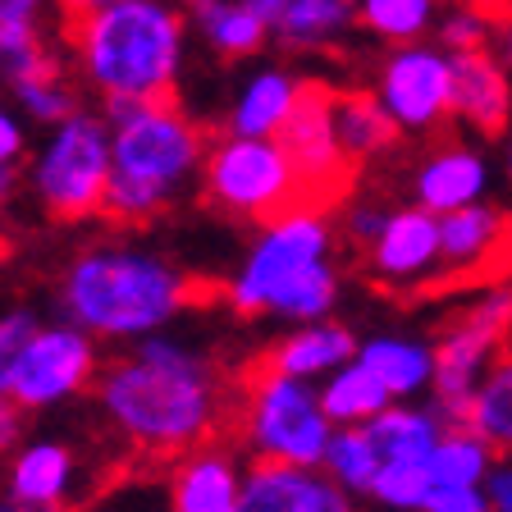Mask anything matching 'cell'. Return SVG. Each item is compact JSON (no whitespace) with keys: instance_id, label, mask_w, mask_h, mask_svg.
I'll use <instances>...</instances> for the list:
<instances>
[{"instance_id":"11","label":"cell","mask_w":512,"mask_h":512,"mask_svg":"<svg viewBox=\"0 0 512 512\" xmlns=\"http://www.w3.org/2000/svg\"><path fill=\"white\" fill-rule=\"evenodd\" d=\"M96 375H101L96 334H87L74 320H60V325H42L28 339L10 384V398L23 412H46L55 403L78 398L87 384H96Z\"/></svg>"},{"instance_id":"21","label":"cell","mask_w":512,"mask_h":512,"mask_svg":"<svg viewBox=\"0 0 512 512\" xmlns=\"http://www.w3.org/2000/svg\"><path fill=\"white\" fill-rule=\"evenodd\" d=\"M302 83L293 69H279V64H266L256 69L252 78H243L234 106H229V133H243V138H279V128L288 124L293 106L302 96Z\"/></svg>"},{"instance_id":"45","label":"cell","mask_w":512,"mask_h":512,"mask_svg":"<svg viewBox=\"0 0 512 512\" xmlns=\"http://www.w3.org/2000/svg\"><path fill=\"white\" fill-rule=\"evenodd\" d=\"M101 5H119V0H60L64 19H74V14H87V10H101Z\"/></svg>"},{"instance_id":"43","label":"cell","mask_w":512,"mask_h":512,"mask_svg":"<svg viewBox=\"0 0 512 512\" xmlns=\"http://www.w3.org/2000/svg\"><path fill=\"white\" fill-rule=\"evenodd\" d=\"M490 51L499 55V60L512 69V19H499V28H494V42H490Z\"/></svg>"},{"instance_id":"24","label":"cell","mask_w":512,"mask_h":512,"mask_svg":"<svg viewBox=\"0 0 512 512\" xmlns=\"http://www.w3.org/2000/svg\"><path fill=\"white\" fill-rule=\"evenodd\" d=\"M352 23H357V0H288L270 19V32L279 46L293 51H325L348 37Z\"/></svg>"},{"instance_id":"36","label":"cell","mask_w":512,"mask_h":512,"mask_svg":"<svg viewBox=\"0 0 512 512\" xmlns=\"http://www.w3.org/2000/svg\"><path fill=\"white\" fill-rule=\"evenodd\" d=\"M42 330V320L32 316V311L14 307L0 316V394H10L14 384V371H19V357L23 348H28V339Z\"/></svg>"},{"instance_id":"19","label":"cell","mask_w":512,"mask_h":512,"mask_svg":"<svg viewBox=\"0 0 512 512\" xmlns=\"http://www.w3.org/2000/svg\"><path fill=\"white\" fill-rule=\"evenodd\" d=\"M74 453L60 439H28V444L14 448L10 471H5V494L28 508L42 512H60L69 490H74Z\"/></svg>"},{"instance_id":"17","label":"cell","mask_w":512,"mask_h":512,"mask_svg":"<svg viewBox=\"0 0 512 512\" xmlns=\"http://www.w3.org/2000/svg\"><path fill=\"white\" fill-rule=\"evenodd\" d=\"M490 179H494V170H490V160H485V151L467 147V142H448V147L430 151V156L416 165L412 202L435 215L462 211V206L485 202Z\"/></svg>"},{"instance_id":"22","label":"cell","mask_w":512,"mask_h":512,"mask_svg":"<svg viewBox=\"0 0 512 512\" xmlns=\"http://www.w3.org/2000/svg\"><path fill=\"white\" fill-rule=\"evenodd\" d=\"M357 362L380 375L394 403H412L435 389V343L412 339V334H371L357 348Z\"/></svg>"},{"instance_id":"20","label":"cell","mask_w":512,"mask_h":512,"mask_svg":"<svg viewBox=\"0 0 512 512\" xmlns=\"http://www.w3.org/2000/svg\"><path fill=\"white\" fill-rule=\"evenodd\" d=\"M357 334L348 330V325H339V320H307V325H293V330L284 334V339L275 343V348L261 357L266 366H275V371L284 375H298V380H325V375H334L339 366H348L352 357H357Z\"/></svg>"},{"instance_id":"25","label":"cell","mask_w":512,"mask_h":512,"mask_svg":"<svg viewBox=\"0 0 512 512\" xmlns=\"http://www.w3.org/2000/svg\"><path fill=\"white\" fill-rule=\"evenodd\" d=\"M192 28L202 32V42L224 60H247L275 37L270 19L252 0H206L202 10H192Z\"/></svg>"},{"instance_id":"15","label":"cell","mask_w":512,"mask_h":512,"mask_svg":"<svg viewBox=\"0 0 512 512\" xmlns=\"http://www.w3.org/2000/svg\"><path fill=\"white\" fill-rule=\"evenodd\" d=\"M352 499L325 467L256 458L243 471V512H357Z\"/></svg>"},{"instance_id":"4","label":"cell","mask_w":512,"mask_h":512,"mask_svg":"<svg viewBox=\"0 0 512 512\" xmlns=\"http://www.w3.org/2000/svg\"><path fill=\"white\" fill-rule=\"evenodd\" d=\"M339 293L334 229L316 202H302L261 224V234L224 284V298L238 316H279L293 325L325 320Z\"/></svg>"},{"instance_id":"7","label":"cell","mask_w":512,"mask_h":512,"mask_svg":"<svg viewBox=\"0 0 512 512\" xmlns=\"http://www.w3.org/2000/svg\"><path fill=\"white\" fill-rule=\"evenodd\" d=\"M115 165V128L106 115H69L64 124L46 128L42 147L32 156V192L55 220H87L101 215Z\"/></svg>"},{"instance_id":"27","label":"cell","mask_w":512,"mask_h":512,"mask_svg":"<svg viewBox=\"0 0 512 512\" xmlns=\"http://www.w3.org/2000/svg\"><path fill=\"white\" fill-rule=\"evenodd\" d=\"M320 403H325L334 426H366V421H375L384 407L394 403V394L384 389V380L371 366L352 357L348 366H339L334 375L320 380Z\"/></svg>"},{"instance_id":"16","label":"cell","mask_w":512,"mask_h":512,"mask_svg":"<svg viewBox=\"0 0 512 512\" xmlns=\"http://www.w3.org/2000/svg\"><path fill=\"white\" fill-rule=\"evenodd\" d=\"M512 69L494 51L453 55V119L480 138H503L512 124Z\"/></svg>"},{"instance_id":"9","label":"cell","mask_w":512,"mask_h":512,"mask_svg":"<svg viewBox=\"0 0 512 512\" xmlns=\"http://www.w3.org/2000/svg\"><path fill=\"white\" fill-rule=\"evenodd\" d=\"M512 343V284H494L480 298L453 316L444 339L435 343V407L448 426L467 421V407L476 398L480 380L490 375Z\"/></svg>"},{"instance_id":"39","label":"cell","mask_w":512,"mask_h":512,"mask_svg":"<svg viewBox=\"0 0 512 512\" xmlns=\"http://www.w3.org/2000/svg\"><path fill=\"white\" fill-rule=\"evenodd\" d=\"M28 156V133H23V119L14 115L5 101H0V165H23Z\"/></svg>"},{"instance_id":"42","label":"cell","mask_w":512,"mask_h":512,"mask_svg":"<svg viewBox=\"0 0 512 512\" xmlns=\"http://www.w3.org/2000/svg\"><path fill=\"white\" fill-rule=\"evenodd\" d=\"M46 0H0V23H37Z\"/></svg>"},{"instance_id":"5","label":"cell","mask_w":512,"mask_h":512,"mask_svg":"<svg viewBox=\"0 0 512 512\" xmlns=\"http://www.w3.org/2000/svg\"><path fill=\"white\" fill-rule=\"evenodd\" d=\"M206 138L179 106L147 101L133 119L115 124V165L101 215L115 224H142L160 215L174 197H183L192 179H202Z\"/></svg>"},{"instance_id":"6","label":"cell","mask_w":512,"mask_h":512,"mask_svg":"<svg viewBox=\"0 0 512 512\" xmlns=\"http://www.w3.org/2000/svg\"><path fill=\"white\" fill-rule=\"evenodd\" d=\"M334 421L320 403V384L256 362L243 394V444L266 462L320 467L334 439Z\"/></svg>"},{"instance_id":"38","label":"cell","mask_w":512,"mask_h":512,"mask_svg":"<svg viewBox=\"0 0 512 512\" xmlns=\"http://www.w3.org/2000/svg\"><path fill=\"white\" fill-rule=\"evenodd\" d=\"M421 512H490V494L485 485H435Z\"/></svg>"},{"instance_id":"31","label":"cell","mask_w":512,"mask_h":512,"mask_svg":"<svg viewBox=\"0 0 512 512\" xmlns=\"http://www.w3.org/2000/svg\"><path fill=\"white\" fill-rule=\"evenodd\" d=\"M10 92H14V101H19L23 115H32V124H46V128L64 124L69 115H78V110H83V106H78V92L64 83L60 55H55L51 64H42L37 74L10 83Z\"/></svg>"},{"instance_id":"29","label":"cell","mask_w":512,"mask_h":512,"mask_svg":"<svg viewBox=\"0 0 512 512\" xmlns=\"http://www.w3.org/2000/svg\"><path fill=\"white\" fill-rule=\"evenodd\" d=\"M476 435H485L499 453H512V348L490 366V375L480 380L476 398L467 407V421Z\"/></svg>"},{"instance_id":"14","label":"cell","mask_w":512,"mask_h":512,"mask_svg":"<svg viewBox=\"0 0 512 512\" xmlns=\"http://www.w3.org/2000/svg\"><path fill=\"white\" fill-rule=\"evenodd\" d=\"M444 284H480L512 261V220L490 202L439 215Z\"/></svg>"},{"instance_id":"28","label":"cell","mask_w":512,"mask_h":512,"mask_svg":"<svg viewBox=\"0 0 512 512\" xmlns=\"http://www.w3.org/2000/svg\"><path fill=\"white\" fill-rule=\"evenodd\" d=\"M494 458H499V448L485 435H476L471 426H448L430 453V476L435 485H485Z\"/></svg>"},{"instance_id":"34","label":"cell","mask_w":512,"mask_h":512,"mask_svg":"<svg viewBox=\"0 0 512 512\" xmlns=\"http://www.w3.org/2000/svg\"><path fill=\"white\" fill-rule=\"evenodd\" d=\"M430 490H435L430 462H384L371 485V499L389 512H421Z\"/></svg>"},{"instance_id":"33","label":"cell","mask_w":512,"mask_h":512,"mask_svg":"<svg viewBox=\"0 0 512 512\" xmlns=\"http://www.w3.org/2000/svg\"><path fill=\"white\" fill-rule=\"evenodd\" d=\"M494 19L485 5H471V0H458V5H448L435 23V42L444 46L448 55H467V51H490L494 42Z\"/></svg>"},{"instance_id":"18","label":"cell","mask_w":512,"mask_h":512,"mask_svg":"<svg viewBox=\"0 0 512 512\" xmlns=\"http://www.w3.org/2000/svg\"><path fill=\"white\" fill-rule=\"evenodd\" d=\"M170 512H243V467L234 453L215 444L183 453L170 485Z\"/></svg>"},{"instance_id":"13","label":"cell","mask_w":512,"mask_h":512,"mask_svg":"<svg viewBox=\"0 0 512 512\" xmlns=\"http://www.w3.org/2000/svg\"><path fill=\"white\" fill-rule=\"evenodd\" d=\"M366 275L389 293H426L444 288V243L439 215L426 206H394L384 234L366 247Z\"/></svg>"},{"instance_id":"3","label":"cell","mask_w":512,"mask_h":512,"mask_svg":"<svg viewBox=\"0 0 512 512\" xmlns=\"http://www.w3.org/2000/svg\"><path fill=\"white\" fill-rule=\"evenodd\" d=\"M188 19L179 0H119L64 19V42L101 96L170 101L188 55Z\"/></svg>"},{"instance_id":"40","label":"cell","mask_w":512,"mask_h":512,"mask_svg":"<svg viewBox=\"0 0 512 512\" xmlns=\"http://www.w3.org/2000/svg\"><path fill=\"white\" fill-rule=\"evenodd\" d=\"M485 494H490V512H512V453H499L485 476Z\"/></svg>"},{"instance_id":"49","label":"cell","mask_w":512,"mask_h":512,"mask_svg":"<svg viewBox=\"0 0 512 512\" xmlns=\"http://www.w3.org/2000/svg\"><path fill=\"white\" fill-rule=\"evenodd\" d=\"M179 5H183V10H188V14H192V10H202L206 0H179Z\"/></svg>"},{"instance_id":"37","label":"cell","mask_w":512,"mask_h":512,"mask_svg":"<svg viewBox=\"0 0 512 512\" xmlns=\"http://www.w3.org/2000/svg\"><path fill=\"white\" fill-rule=\"evenodd\" d=\"M389 215H394V206H389V202H375V197H362V202H352V206H348V215H343V234H348V243L371 247L375 238L384 234V224H389Z\"/></svg>"},{"instance_id":"30","label":"cell","mask_w":512,"mask_h":512,"mask_svg":"<svg viewBox=\"0 0 512 512\" xmlns=\"http://www.w3.org/2000/svg\"><path fill=\"white\" fill-rule=\"evenodd\" d=\"M357 23L389 46L426 42L439 23V0H357Z\"/></svg>"},{"instance_id":"2","label":"cell","mask_w":512,"mask_h":512,"mask_svg":"<svg viewBox=\"0 0 512 512\" xmlns=\"http://www.w3.org/2000/svg\"><path fill=\"white\" fill-rule=\"evenodd\" d=\"M192 302V279L142 243H96L60 279L64 320L106 343H138L170 330Z\"/></svg>"},{"instance_id":"47","label":"cell","mask_w":512,"mask_h":512,"mask_svg":"<svg viewBox=\"0 0 512 512\" xmlns=\"http://www.w3.org/2000/svg\"><path fill=\"white\" fill-rule=\"evenodd\" d=\"M0 512H42V508H28V503H19V499H10V494H5V499H0Z\"/></svg>"},{"instance_id":"23","label":"cell","mask_w":512,"mask_h":512,"mask_svg":"<svg viewBox=\"0 0 512 512\" xmlns=\"http://www.w3.org/2000/svg\"><path fill=\"white\" fill-rule=\"evenodd\" d=\"M444 430H448V421L435 403L430 407L389 403L375 421H366V435H371L375 453H380V467L384 462H430Z\"/></svg>"},{"instance_id":"12","label":"cell","mask_w":512,"mask_h":512,"mask_svg":"<svg viewBox=\"0 0 512 512\" xmlns=\"http://www.w3.org/2000/svg\"><path fill=\"white\" fill-rule=\"evenodd\" d=\"M334 101H339L334 87L307 78L288 124L279 128V142H284V151L293 156V165H298V174H302L307 202L339 197V192L348 188L352 170H357L339 142V128H334Z\"/></svg>"},{"instance_id":"8","label":"cell","mask_w":512,"mask_h":512,"mask_svg":"<svg viewBox=\"0 0 512 512\" xmlns=\"http://www.w3.org/2000/svg\"><path fill=\"white\" fill-rule=\"evenodd\" d=\"M202 192L234 220L266 224L307 202L302 174L279 138L224 133L202 165Z\"/></svg>"},{"instance_id":"46","label":"cell","mask_w":512,"mask_h":512,"mask_svg":"<svg viewBox=\"0 0 512 512\" xmlns=\"http://www.w3.org/2000/svg\"><path fill=\"white\" fill-rule=\"evenodd\" d=\"M252 5H256V10H261V14H266V19H275V14L284 10L288 0H252Z\"/></svg>"},{"instance_id":"41","label":"cell","mask_w":512,"mask_h":512,"mask_svg":"<svg viewBox=\"0 0 512 512\" xmlns=\"http://www.w3.org/2000/svg\"><path fill=\"white\" fill-rule=\"evenodd\" d=\"M23 444V407L10 394H0V453Z\"/></svg>"},{"instance_id":"1","label":"cell","mask_w":512,"mask_h":512,"mask_svg":"<svg viewBox=\"0 0 512 512\" xmlns=\"http://www.w3.org/2000/svg\"><path fill=\"white\" fill-rule=\"evenodd\" d=\"M106 421L142 453H192L224 421V389L211 357L174 334H147L96 375Z\"/></svg>"},{"instance_id":"44","label":"cell","mask_w":512,"mask_h":512,"mask_svg":"<svg viewBox=\"0 0 512 512\" xmlns=\"http://www.w3.org/2000/svg\"><path fill=\"white\" fill-rule=\"evenodd\" d=\"M14 192H19V165H0V211L14 202Z\"/></svg>"},{"instance_id":"35","label":"cell","mask_w":512,"mask_h":512,"mask_svg":"<svg viewBox=\"0 0 512 512\" xmlns=\"http://www.w3.org/2000/svg\"><path fill=\"white\" fill-rule=\"evenodd\" d=\"M51 60L55 51L42 42L37 23H0V78L5 83H19V78L37 74Z\"/></svg>"},{"instance_id":"10","label":"cell","mask_w":512,"mask_h":512,"mask_svg":"<svg viewBox=\"0 0 512 512\" xmlns=\"http://www.w3.org/2000/svg\"><path fill=\"white\" fill-rule=\"evenodd\" d=\"M375 96L403 133H435L453 119V55L439 42L394 46L375 74Z\"/></svg>"},{"instance_id":"32","label":"cell","mask_w":512,"mask_h":512,"mask_svg":"<svg viewBox=\"0 0 512 512\" xmlns=\"http://www.w3.org/2000/svg\"><path fill=\"white\" fill-rule=\"evenodd\" d=\"M320 467L330 471L348 494H371L375 476H380V453H375L366 426H339L325 448V462Z\"/></svg>"},{"instance_id":"26","label":"cell","mask_w":512,"mask_h":512,"mask_svg":"<svg viewBox=\"0 0 512 512\" xmlns=\"http://www.w3.org/2000/svg\"><path fill=\"white\" fill-rule=\"evenodd\" d=\"M334 128H339V142L352 165L384 156L398 142V133H403L375 92H339V101H334Z\"/></svg>"},{"instance_id":"48","label":"cell","mask_w":512,"mask_h":512,"mask_svg":"<svg viewBox=\"0 0 512 512\" xmlns=\"http://www.w3.org/2000/svg\"><path fill=\"white\" fill-rule=\"evenodd\" d=\"M503 174H508V188H512V138H508V151H503Z\"/></svg>"}]
</instances>
